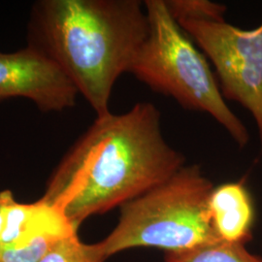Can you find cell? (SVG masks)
<instances>
[{"label":"cell","instance_id":"obj_1","mask_svg":"<svg viewBox=\"0 0 262 262\" xmlns=\"http://www.w3.org/2000/svg\"><path fill=\"white\" fill-rule=\"evenodd\" d=\"M186 165L184 155L164 139L160 112L150 102L96 117L48 182V204L78 230L103 214L159 187Z\"/></svg>","mask_w":262,"mask_h":262},{"label":"cell","instance_id":"obj_2","mask_svg":"<svg viewBox=\"0 0 262 262\" xmlns=\"http://www.w3.org/2000/svg\"><path fill=\"white\" fill-rule=\"evenodd\" d=\"M148 33L138 0H42L32 8L28 45L63 71L98 117L110 112L113 86Z\"/></svg>","mask_w":262,"mask_h":262},{"label":"cell","instance_id":"obj_3","mask_svg":"<svg viewBox=\"0 0 262 262\" xmlns=\"http://www.w3.org/2000/svg\"><path fill=\"white\" fill-rule=\"evenodd\" d=\"M144 5L149 33L128 73L184 108L207 113L244 148L249 132L225 102L205 56L179 26L164 0H147Z\"/></svg>","mask_w":262,"mask_h":262},{"label":"cell","instance_id":"obj_4","mask_svg":"<svg viewBox=\"0 0 262 262\" xmlns=\"http://www.w3.org/2000/svg\"><path fill=\"white\" fill-rule=\"evenodd\" d=\"M213 184L195 165H185L165 183L121 206L119 224L98 243L104 255L137 247L180 253L221 241L208 201Z\"/></svg>","mask_w":262,"mask_h":262},{"label":"cell","instance_id":"obj_5","mask_svg":"<svg viewBox=\"0 0 262 262\" xmlns=\"http://www.w3.org/2000/svg\"><path fill=\"white\" fill-rule=\"evenodd\" d=\"M177 21L211 60L225 99L253 115L262 149V24L246 30L225 20Z\"/></svg>","mask_w":262,"mask_h":262},{"label":"cell","instance_id":"obj_6","mask_svg":"<svg viewBox=\"0 0 262 262\" xmlns=\"http://www.w3.org/2000/svg\"><path fill=\"white\" fill-rule=\"evenodd\" d=\"M0 209L5 221L0 240L1 262H39L78 231L56 207L42 199L20 203L9 189L0 191Z\"/></svg>","mask_w":262,"mask_h":262},{"label":"cell","instance_id":"obj_7","mask_svg":"<svg viewBox=\"0 0 262 262\" xmlns=\"http://www.w3.org/2000/svg\"><path fill=\"white\" fill-rule=\"evenodd\" d=\"M78 94L63 71L37 49L0 52V101L27 98L41 111L59 112L73 107Z\"/></svg>","mask_w":262,"mask_h":262},{"label":"cell","instance_id":"obj_8","mask_svg":"<svg viewBox=\"0 0 262 262\" xmlns=\"http://www.w3.org/2000/svg\"><path fill=\"white\" fill-rule=\"evenodd\" d=\"M208 208L212 226L221 241L245 245L252 239L254 206L242 182L214 187Z\"/></svg>","mask_w":262,"mask_h":262},{"label":"cell","instance_id":"obj_9","mask_svg":"<svg viewBox=\"0 0 262 262\" xmlns=\"http://www.w3.org/2000/svg\"><path fill=\"white\" fill-rule=\"evenodd\" d=\"M166 262H262L261 257L249 253L242 244L216 241L194 249L167 253Z\"/></svg>","mask_w":262,"mask_h":262},{"label":"cell","instance_id":"obj_10","mask_svg":"<svg viewBox=\"0 0 262 262\" xmlns=\"http://www.w3.org/2000/svg\"><path fill=\"white\" fill-rule=\"evenodd\" d=\"M105 259L98 244H84L76 234L57 244L39 262H103Z\"/></svg>","mask_w":262,"mask_h":262},{"label":"cell","instance_id":"obj_11","mask_svg":"<svg viewBox=\"0 0 262 262\" xmlns=\"http://www.w3.org/2000/svg\"><path fill=\"white\" fill-rule=\"evenodd\" d=\"M169 12L176 20H225L226 6L208 0H165Z\"/></svg>","mask_w":262,"mask_h":262},{"label":"cell","instance_id":"obj_12","mask_svg":"<svg viewBox=\"0 0 262 262\" xmlns=\"http://www.w3.org/2000/svg\"><path fill=\"white\" fill-rule=\"evenodd\" d=\"M4 225H5V221H4V215L2 210L0 209V240L3 234V230H4Z\"/></svg>","mask_w":262,"mask_h":262},{"label":"cell","instance_id":"obj_13","mask_svg":"<svg viewBox=\"0 0 262 262\" xmlns=\"http://www.w3.org/2000/svg\"><path fill=\"white\" fill-rule=\"evenodd\" d=\"M0 262H1V261H0Z\"/></svg>","mask_w":262,"mask_h":262}]
</instances>
